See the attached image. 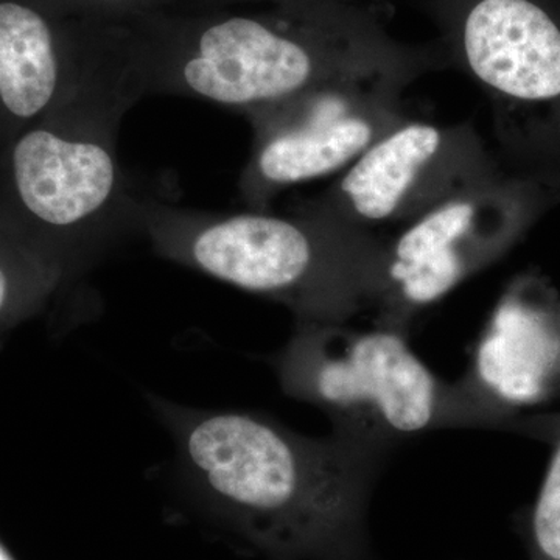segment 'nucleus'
I'll return each instance as SVG.
<instances>
[{"instance_id": "7", "label": "nucleus", "mask_w": 560, "mask_h": 560, "mask_svg": "<svg viewBox=\"0 0 560 560\" xmlns=\"http://www.w3.org/2000/svg\"><path fill=\"white\" fill-rule=\"evenodd\" d=\"M492 430L521 433L525 411L560 400V298L525 276L501 296L458 378Z\"/></svg>"}, {"instance_id": "2", "label": "nucleus", "mask_w": 560, "mask_h": 560, "mask_svg": "<svg viewBox=\"0 0 560 560\" xmlns=\"http://www.w3.org/2000/svg\"><path fill=\"white\" fill-rule=\"evenodd\" d=\"M138 234L164 259L280 302L296 323H348L385 289L388 246L315 209L217 213L140 197Z\"/></svg>"}, {"instance_id": "9", "label": "nucleus", "mask_w": 560, "mask_h": 560, "mask_svg": "<svg viewBox=\"0 0 560 560\" xmlns=\"http://www.w3.org/2000/svg\"><path fill=\"white\" fill-rule=\"evenodd\" d=\"M464 57L492 97L515 105L560 102V31L529 0H481L463 32Z\"/></svg>"}, {"instance_id": "10", "label": "nucleus", "mask_w": 560, "mask_h": 560, "mask_svg": "<svg viewBox=\"0 0 560 560\" xmlns=\"http://www.w3.org/2000/svg\"><path fill=\"white\" fill-rule=\"evenodd\" d=\"M453 145L436 125H396L349 165L326 202L312 209L359 230L400 219L422 198L423 186L445 173Z\"/></svg>"}, {"instance_id": "6", "label": "nucleus", "mask_w": 560, "mask_h": 560, "mask_svg": "<svg viewBox=\"0 0 560 560\" xmlns=\"http://www.w3.org/2000/svg\"><path fill=\"white\" fill-rule=\"evenodd\" d=\"M390 83H357L348 75L245 114L253 153L241 194L253 210L280 190L349 167L397 121Z\"/></svg>"}, {"instance_id": "14", "label": "nucleus", "mask_w": 560, "mask_h": 560, "mask_svg": "<svg viewBox=\"0 0 560 560\" xmlns=\"http://www.w3.org/2000/svg\"><path fill=\"white\" fill-rule=\"evenodd\" d=\"M0 560H16L13 558V555H11L9 548L5 547L2 539H0Z\"/></svg>"}, {"instance_id": "3", "label": "nucleus", "mask_w": 560, "mask_h": 560, "mask_svg": "<svg viewBox=\"0 0 560 560\" xmlns=\"http://www.w3.org/2000/svg\"><path fill=\"white\" fill-rule=\"evenodd\" d=\"M272 366L283 393L324 412L331 433L390 453L431 431L492 430L458 381L419 359L408 331L383 324L296 323Z\"/></svg>"}, {"instance_id": "13", "label": "nucleus", "mask_w": 560, "mask_h": 560, "mask_svg": "<svg viewBox=\"0 0 560 560\" xmlns=\"http://www.w3.org/2000/svg\"><path fill=\"white\" fill-rule=\"evenodd\" d=\"M61 280L60 270L40 257L0 253V329L33 311Z\"/></svg>"}, {"instance_id": "4", "label": "nucleus", "mask_w": 560, "mask_h": 560, "mask_svg": "<svg viewBox=\"0 0 560 560\" xmlns=\"http://www.w3.org/2000/svg\"><path fill=\"white\" fill-rule=\"evenodd\" d=\"M132 105L114 69L94 62L55 120L24 132L11 150L14 195L50 237L49 260L62 278L138 234L140 197L117 154L120 121Z\"/></svg>"}, {"instance_id": "12", "label": "nucleus", "mask_w": 560, "mask_h": 560, "mask_svg": "<svg viewBox=\"0 0 560 560\" xmlns=\"http://www.w3.org/2000/svg\"><path fill=\"white\" fill-rule=\"evenodd\" d=\"M522 436L550 445L551 455L539 493L528 514V541L534 560H560V411L530 416Z\"/></svg>"}, {"instance_id": "5", "label": "nucleus", "mask_w": 560, "mask_h": 560, "mask_svg": "<svg viewBox=\"0 0 560 560\" xmlns=\"http://www.w3.org/2000/svg\"><path fill=\"white\" fill-rule=\"evenodd\" d=\"M121 69L136 102L180 95L243 114L345 77L300 39L250 18L213 22L179 51L124 60Z\"/></svg>"}, {"instance_id": "15", "label": "nucleus", "mask_w": 560, "mask_h": 560, "mask_svg": "<svg viewBox=\"0 0 560 560\" xmlns=\"http://www.w3.org/2000/svg\"><path fill=\"white\" fill-rule=\"evenodd\" d=\"M97 2H103V3H120V2H127V0H97Z\"/></svg>"}, {"instance_id": "8", "label": "nucleus", "mask_w": 560, "mask_h": 560, "mask_svg": "<svg viewBox=\"0 0 560 560\" xmlns=\"http://www.w3.org/2000/svg\"><path fill=\"white\" fill-rule=\"evenodd\" d=\"M515 235L475 191L445 198L386 249L377 324L410 331L412 318L497 259Z\"/></svg>"}, {"instance_id": "11", "label": "nucleus", "mask_w": 560, "mask_h": 560, "mask_svg": "<svg viewBox=\"0 0 560 560\" xmlns=\"http://www.w3.org/2000/svg\"><path fill=\"white\" fill-rule=\"evenodd\" d=\"M92 62L68 69L47 21L28 7L0 2V109L18 121L54 113L86 79Z\"/></svg>"}, {"instance_id": "1", "label": "nucleus", "mask_w": 560, "mask_h": 560, "mask_svg": "<svg viewBox=\"0 0 560 560\" xmlns=\"http://www.w3.org/2000/svg\"><path fill=\"white\" fill-rule=\"evenodd\" d=\"M187 485L221 528L267 560H372L370 503L390 452L311 438L254 411L151 396Z\"/></svg>"}]
</instances>
